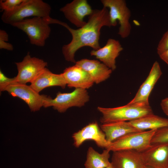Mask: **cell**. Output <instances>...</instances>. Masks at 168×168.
Instances as JSON below:
<instances>
[{"mask_svg":"<svg viewBox=\"0 0 168 168\" xmlns=\"http://www.w3.org/2000/svg\"><path fill=\"white\" fill-rule=\"evenodd\" d=\"M51 10L50 6L42 0H24L13 11L3 12L1 19L11 25L30 17L50 16Z\"/></svg>","mask_w":168,"mask_h":168,"instance_id":"cell-2","label":"cell"},{"mask_svg":"<svg viewBox=\"0 0 168 168\" xmlns=\"http://www.w3.org/2000/svg\"><path fill=\"white\" fill-rule=\"evenodd\" d=\"M0 91H7L13 97L19 98L28 105L32 111L40 110L44 106L45 101L48 96L41 95L30 86L13 82L0 90Z\"/></svg>","mask_w":168,"mask_h":168,"instance_id":"cell-8","label":"cell"},{"mask_svg":"<svg viewBox=\"0 0 168 168\" xmlns=\"http://www.w3.org/2000/svg\"><path fill=\"white\" fill-rule=\"evenodd\" d=\"M8 35L5 30H0V49H5L9 51L13 49V45L7 42L8 40Z\"/></svg>","mask_w":168,"mask_h":168,"instance_id":"cell-24","label":"cell"},{"mask_svg":"<svg viewBox=\"0 0 168 168\" xmlns=\"http://www.w3.org/2000/svg\"><path fill=\"white\" fill-rule=\"evenodd\" d=\"M62 26L68 30L72 37L71 42L62 47L63 54L66 61L76 63L75 54L80 48L89 46L94 50L101 48L99 40L101 28L105 26L110 27L112 25L109 11L103 7L101 10H94L88 21L81 28L74 29L64 22Z\"/></svg>","mask_w":168,"mask_h":168,"instance_id":"cell-1","label":"cell"},{"mask_svg":"<svg viewBox=\"0 0 168 168\" xmlns=\"http://www.w3.org/2000/svg\"><path fill=\"white\" fill-rule=\"evenodd\" d=\"M67 85L66 82L62 73H54L46 68L31 83L30 86L39 93L48 87L59 86L64 89Z\"/></svg>","mask_w":168,"mask_h":168,"instance_id":"cell-18","label":"cell"},{"mask_svg":"<svg viewBox=\"0 0 168 168\" xmlns=\"http://www.w3.org/2000/svg\"><path fill=\"white\" fill-rule=\"evenodd\" d=\"M100 127L105 135L106 139L110 142L128 133L141 131L134 127L129 121L103 124Z\"/></svg>","mask_w":168,"mask_h":168,"instance_id":"cell-19","label":"cell"},{"mask_svg":"<svg viewBox=\"0 0 168 168\" xmlns=\"http://www.w3.org/2000/svg\"><path fill=\"white\" fill-rule=\"evenodd\" d=\"M89 99V96L86 89L75 88L70 93L58 92L54 99L48 96L44 107L52 106L58 112L63 113L70 107L84 106Z\"/></svg>","mask_w":168,"mask_h":168,"instance_id":"cell-7","label":"cell"},{"mask_svg":"<svg viewBox=\"0 0 168 168\" xmlns=\"http://www.w3.org/2000/svg\"><path fill=\"white\" fill-rule=\"evenodd\" d=\"M159 56L161 59L168 65V49L159 55Z\"/></svg>","mask_w":168,"mask_h":168,"instance_id":"cell-28","label":"cell"},{"mask_svg":"<svg viewBox=\"0 0 168 168\" xmlns=\"http://www.w3.org/2000/svg\"><path fill=\"white\" fill-rule=\"evenodd\" d=\"M105 168H113L111 164H110L109 166H108L107 167H106Z\"/></svg>","mask_w":168,"mask_h":168,"instance_id":"cell-30","label":"cell"},{"mask_svg":"<svg viewBox=\"0 0 168 168\" xmlns=\"http://www.w3.org/2000/svg\"><path fill=\"white\" fill-rule=\"evenodd\" d=\"M75 64L86 71L96 84L107 79L112 72L111 69L97 60L82 59L76 62Z\"/></svg>","mask_w":168,"mask_h":168,"instance_id":"cell-17","label":"cell"},{"mask_svg":"<svg viewBox=\"0 0 168 168\" xmlns=\"http://www.w3.org/2000/svg\"><path fill=\"white\" fill-rule=\"evenodd\" d=\"M156 130H148L127 134L112 142L106 149L113 152L133 150L141 152L149 147Z\"/></svg>","mask_w":168,"mask_h":168,"instance_id":"cell-4","label":"cell"},{"mask_svg":"<svg viewBox=\"0 0 168 168\" xmlns=\"http://www.w3.org/2000/svg\"><path fill=\"white\" fill-rule=\"evenodd\" d=\"M97 109L102 114L100 119L102 124L129 121L153 114L150 106H140L128 104L124 106L112 108L98 107Z\"/></svg>","mask_w":168,"mask_h":168,"instance_id":"cell-3","label":"cell"},{"mask_svg":"<svg viewBox=\"0 0 168 168\" xmlns=\"http://www.w3.org/2000/svg\"><path fill=\"white\" fill-rule=\"evenodd\" d=\"M168 49V30L164 34L157 48V52L159 55Z\"/></svg>","mask_w":168,"mask_h":168,"instance_id":"cell-25","label":"cell"},{"mask_svg":"<svg viewBox=\"0 0 168 168\" xmlns=\"http://www.w3.org/2000/svg\"><path fill=\"white\" fill-rule=\"evenodd\" d=\"M110 163L113 168H142L145 166L141 153L133 150L113 152Z\"/></svg>","mask_w":168,"mask_h":168,"instance_id":"cell-16","label":"cell"},{"mask_svg":"<svg viewBox=\"0 0 168 168\" xmlns=\"http://www.w3.org/2000/svg\"><path fill=\"white\" fill-rule=\"evenodd\" d=\"M24 0H0V7L3 12H11L14 10Z\"/></svg>","mask_w":168,"mask_h":168,"instance_id":"cell-23","label":"cell"},{"mask_svg":"<svg viewBox=\"0 0 168 168\" xmlns=\"http://www.w3.org/2000/svg\"><path fill=\"white\" fill-rule=\"evenodd\" d=\"M123 49L118 40L110 38L103 47L97 50H91L90 54L95 56L113 71L116 68L115 59Z\"/></svg>","mask_w":168,"mask_h":168,"instance_id":"cell-14","label":"cell"},{"mask_svg":"<svg viewBox=\"0 0 168 168\" xmlns=\"http://www.w3.org/2000/svg\"><path fill=\"white\" fill-rule=\"evenodd\" d=\"M142 168H152L144 166Z\"/></svg>","mask_w":168,"mask_h":168,"instance_id":"cell-29","label":"cell"},{"mask_svg":"<svg viewBox=\"0 0 168 168\" xmlns=\"http://www.w3.org/2000/svg\"><path fill=\"white\" fill-rule=\"evenodd\" d=\"M104 7L109 9L112 26H115L118 21L120 24L118 34L123 38L129 35L131 26L129 22L131 12L124 0H101Z\"/></svg>","mask_w":168,"mask_h":168,"instance_id":"cell-6","label":"cell"},{"mask_svg":"<svg viewBox=\"0 0 168 168\" xmlns=\"http://www.w3.org/2000/svg\"><path fill=\"white\" fill-rule=\"evenodd\" d=\"M62 73L69 88L86 89L92 86L94 83L90 75L76 64L66 68Z\"/></svg>","mask_w":168,"mask_h":168,"instance_id":"cell-15","label":"cell"},{"mask_svg":"<svg viewBox=\"0 0 168 168\" xmlns=\"http://www.w3.org/2000/svg\"><path fill=\"white\" fill-rule=\"evenodd\" d=\"M14 78H9L2 72L0 71V90L7 85L10 83L14 82Z\"/></svg>","mask_w":168,"mask_h":168,"instance_id":"cell-26","label":"cell"},{"mask_svg":"<svg viewBox=\"0 0 168 168\" xmlns=\"http://www.w3.org/2000/svg\"><path fill=\"white\" fill-rule=\"evenodd\" d=\"M160 105L164 113L168 116V97L162 99Z\"/></svg>","mask_w":168,"mask_h":168,"instance_id":"cell-27","label":"cell"},{"mask_svg":"<svg viewBox=\"0 0 168 168\" xmlns=\"http://www.w3.org/2000/svg\"><path fill=\"white\" fill-rule=\"evenodd\" d=\"M110 152L105 149L101 153L95 151L92 147L88 148L84 166L86 168H105L110 164L109 161Z\"/></svg>","mask_w":168,"mask_h":168,"instance_id":"cell-21","label":"cell"},{"mask_svg":"<svg viewBox=\"0 0 168 168\" xmlns=\"http://www.w3.org/2000/svg\"><path fill=\"white\" fill-rule=\"evenodd\" d=\"M162 72L159 63L155 61L146 80L140 86L134 98L127 104L140 106H149V97Z\"/></svg>","mask_w":168,"mask_h":168,"instance_id":"cell-11","label":"cell"},{"mask_svg":"<svg viewBox=\"0 0 168 168\" xmlns=\"http://www.w3.org/2000/svg\"><path fill=\"white\" fill-rule=\"evenodd\" d=\"M168 143V127L157 130L152 139L151 144Z\"/></svg>","mask_w":168,"mask_h":168,"instance_id":"cell-22","label":"cell"},{"mask_svg":"<svg viewBox=\"0 0 168 168\" xmlns=\"http://www.w3.org/2000/svg\"><path fill=\"white\" fill-rule=\"evenodd\" d=\"M141 153L145 166L152 168H168V143L152 144Z\"/></svg>","mask_w":168,"mask_h":168,"instance_id":"cell-13","label":"cell"},{"mask_svg":"<svg viewBox=\"0 0 168 168\" xmlns=\"http://www.w3.org/2000/svg\"><path fill=\"white\" fill-rule=\"evenodd\" d=\"M11 25L24 32L31 44L40 47L44 45L51 31L49 24L41 17L26 18Z\"/></svg>","mask_w":168,"mask_h":168,"instance_id":"cell-5","label":"cell"},{"mask_svg":"<svg viewBox=\"0 0 168 168\" xmlns=\"http://www.w3.org/2000/svg\"><path fill=\"white\" fill-rule=\"evenodd\" d=\"M135 128L141 131L158 130L168 127V119L152 114L129 121Z\"/></svg>","mask_w":168,"mask_h":168,"instance_id":"cell-20","label":"cell"},{"mask_svg":"<svg viewBox=\"0 0 168 168\" xmlns=\"http://www.w3.org/2000/svg\"><path fill=\"white\" fill-rule=\"evenodd\" d=\"M72 138L74 145L76 147H79L87 140L93 141L98 147L105 149L108 148L111 143L107 140L105 133L96 122L89 124L73 133Z\"/></svg>","mask_w":168,"mask_h":168,"instance_id":"cell-10","label":"cell"},{"mask_svg":"<svg viewBox=\"0 0 168 168\" xmlns=\"http://www.w3.org/2000/svg\"><path fill=\"white\" fill-rule=\"evenodd\" d=\"M60 10L68 20L79 28L86 23L84 20L85 17L90 16L93 11L86 0H73L61 8Z\"/></svg>","mask_w":168,"mask_h":168,"instance_id":"cell-12","label":"cell"},{"mask_svg":"<svg viewBox=\"0 0 168 168\" xmlns=\"http://www.w3.org/2000/svg\"><path fill=\"white\" fill-rule=\"evenodd\" d=\"M18 70L14 82L26 84L31 83L46 68L47 63L43 59L32 57L29 53L20 62L15 63Z\"/></svg>","mask_w":168,"mask_h":168,"instance_id":"cell-9","label":"cell"}]
</instances>
